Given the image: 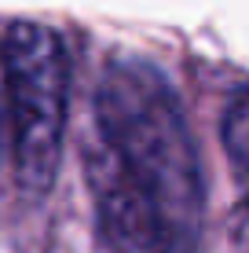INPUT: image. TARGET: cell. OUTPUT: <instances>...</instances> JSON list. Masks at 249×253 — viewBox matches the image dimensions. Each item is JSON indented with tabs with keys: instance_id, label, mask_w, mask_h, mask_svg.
<instances>
[{
	"instance_id": "obj_1",
	"label": "cell",
	"mask_w": 249,
	"mask_h": 253,
	"mask_svg": "<svg viewBox=\"0 0 249 253\" xmlns=\"http://www.w3.org/2000/svg\"><path fill=\"white\" fill-rule=\"evenodd\" d=\"M88 180L117 253H194L202 172L183 110L147 63L107 70L96 92Z\"/></svg>"
},
{
	"instance_id": "obj_2",
	"label": "cell",
	"mask_w": 249,
	"mask_h": 253,
	"mask_svg": "<svg viewBox=\"0 0 249 253\" xmlns=\"http://www.w3.org/2000/svg\"><path fill=\"white\" fill-rule=\"evenodd\" d=\"M7 110L15 132V165L26 191H44L55 176L66 128L70 55L51 26L15 19L0 26Z\"/></svg>"
},
{
	"instance_id": "obj_3",
	"label": "cell",
	"mask_w": 249,
	"mask_h": 253,
	"mask_svg": "<svg viewBox=\"0 0 249 253\" xmlns=\"http://www.w3.org/2000/svg\"><path fill=\"white\" fill-rule=\"evenodd\" d=\"M224 147L235 169L249 180V92L235 95L224 114Z\"/></svg>"
},
{
	"instance_id": "obj_4",
	"label": "cell",
	"mask_w": 249,
	"mask_h": 253,
	"mask_svg": "<svg viewBox=\"0 0 249 253\" xmlns=\"http://www.w3.org/2000/svg\"><path fill=\"white\" fill-rule=\"evenodd\" d=\"M235 242H238V253H249V198L235 216Z\"/></svg>"
}]
</instances>
